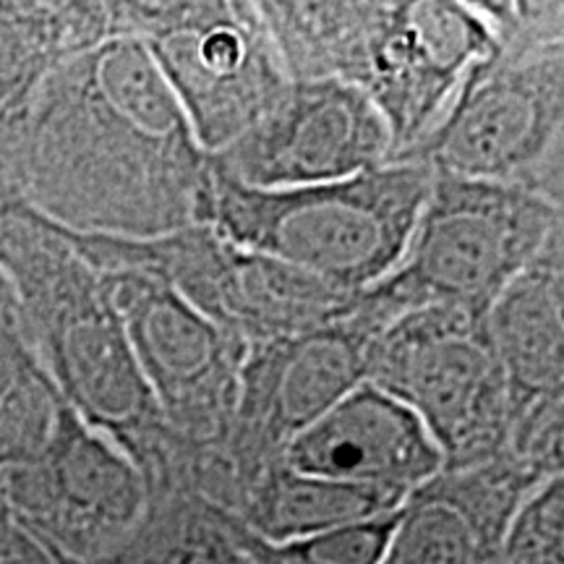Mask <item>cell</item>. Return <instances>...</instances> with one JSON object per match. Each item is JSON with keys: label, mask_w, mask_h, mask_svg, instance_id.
Segmentation results:
<instances>
[{"label": "cell", "mask_w": 564, "mask_h": 564, "mask_svg": "<svg viewBox=\"0 0 564 564\" xmlns=\"http://www.w3.org/2000/svg\"><path fill=\"white\" fill-rule=\"evenodd\" d=\"M494 42L408 160L564 204V6L484 0Z\"/></svg>", "instance_id": "4"}, {"label": "cell", "mask_w": 564, "mask_h": 564, "mask_svg": "<svg viewBox=\"0 0 564 564\" xmlns=\"http://www.w3.org/2000/svg\"><path fill=\"white\" fill-rule=\"evenodd\" d=\"M499 564H564V478L556 474L512 512L499 544Z\"/></svg>", "instance_id": "19"}, {"label": "cell", "mask_w": 564, "mask_h": 564, "mask_svg": "<svg viewBox=\"0 0 564 564\" xmlns=\"http://www.w3.org/2000/svg\"><path fill=\"white\" fill-rule=\"evenodd\" d=\"M502 533L486 525L440 474L408 497L384 564H499Z\"/></svg>", "instance_id": "17"}, {"label": "cell", "mask_w": 564, "mask_h": 564, "mask_svg": "<svg viewBox=\"0 0 564 564\" xmlns=\"http://www.w3.org/2000/svg\"><path fill=\"white\" fill-rule=\"evenodd\" d=\"M299 474L411 497L444 470L440 447L411 408L369 382L350 390L282 453Z\"/></svg>", "instance_id": "13"}, {"label": "cell", "mask_w": 564, "mask_h": 564, "mask_svg": "<svg viewBox=\"0 0 564 564\" xmlns=\"http://www.w3.org/2000/svg\"><path fill=\"white\" fill-rule=\"evenodd\" d=\"M429 188L432 171L415 160L301 188H249L212 165L202 225L335 291L361 293L400 264Z\"/></svg>", "instance_id": "5"}, {"label": "cell", "mask_w": 564, "mask_h": 564, "mask_svg": "<svg viewBox=\"0 0 564 564\" xmlns=\"http://www.w3.org/2000/svg\"><path fill=\"white\" fill-rule=\"evenodd\" d=\"M61 403L34 352L17 291L0 270V470L40 453Z\"/></svg>", "instance_id": "16"}, {"label": "cell", "mask_w": 564, "mask_h": 564, "mask_svg": "<svg viewBox=\"0 0 564 564\" xmlns=\"http://www.w3.org/2000/svg\"><path fill=\"white\" fill-rule=\"evenodd\" d=\"M257 6L291 82H340L369 97L390 129V162L419 150L494 42L484 6L468 0Z\"/></svg>", "instance_id": "3"}, {"label": "cell", "mask_w": 564, "mask_h": 564, "mask_svg": "<svg viewBox=\"0 0 564 564\" xmlns=\"http://www.w3.org/2000/svg\"><path fill=\"white\" fill-rule=\"evenodd\" d=\"M366 382L419 415L444 474L478 468L505 453L512 398L484 316L415 308L379 329L364 352Z\"/></svg>", "instance_id": "8"}, {"label": "cell", "mask_w": 564, "mask_h": 564, "mask_svg": "<svg viewBox=\"0 0 564 564\" xmlns=\"http://www.w3.org/2000/svg\"><path fill=\"white\" fill-rule=\"evenodd\" d=\"M209 160L249 188H301L377 171L392 160V139L358 89L291 82L267 116Z\"/></svg>", "instance_id": "12"}, {"label": "cell", "mask_w": 564, "mask_h": 564, "mask_svg": "<svg viewBox=\"0 0 564 564\" xmlns=\"http://www.w3.org/2000/svg\"><path fill=\"white\" fill-rule=\"evenodd\" d=\"M58 230L95 270L158 278L249 345L340 322L356 299L291 264L230 243L209 225H188L158 238L82 236L61 225Z\"/></svg>", "instance_id": "7"}, {"label": "cell", "mask_w": 564, "mask_h": 564, "mask_svg": "<svg viewBox=\"0 0 564 564\" xmlns=\"http://www.w3.org/2000/svg\"><path fill=\"white\" fill-rule=\"evenodd\" d=\"M0 270L63 403L137 463L150 497L173 491L181 449L141 377L102 272L19 196L0 202Z\"/></svg>", "instance_id": "2"}, {"label": "cell", "mask_w": 564, "mask_h": 564, "mask_svg": "<svg viewBox=\"0 0 564 564\" xmlns=\"http://www.w3.org/2000/svg\"><path fill=\"white\" fill-rule=\"evenodd\" d=\"M0 499L55 564H91L137 535L150 486L116 442L61 403L40 453L0 470Z\"/></svg>", "instance_id": "11"}, {"label": "cell", "mask_w": 564, "mask_h": 564, "mask_svg": "<svg viewBox=\"0 0 564 564\" xmlns=\"http://www.w3.org/2000/svg\"><path fill=\"white\" fill-rule=\"evenodd\" d=\"M512 398V419L564 403V232L494 299L484 316Z\"/></svg>", "instance_id": "14"}, {"label": "cell", "mask_w": 564, "mask_h": 564, "mask_svg": "<svg viewBox=\"0 0 564 564\" xmlns=\"http://www.w3.org/2000/svg\"><path fill=\"white\" fill-rule=\"evenodd\" d=\"M154 405L181 449L178 491L228 440L249 343L150 274L102 272Z\"/></svg>", "instance_id": "10"}, {"label": "cell", "mask_w": 564, "mask_h": 564, "mask_svg": "<svg viewBox=\"0 0 564 564\" xmlns=\"http://www.w3.org/2000/svg\"><path fill=\"white\" fill-rule=\"evenodd\" d=\"M6 178L70 232L158 238L202 225L212 160L147 47L112 37L42 82Z\"/></svg>", "instance_id": "1"}, {"label": "cell", "mask_w": 564, "mask_h": 564, "mask_svg": "<svg viewBox=\"0 0 564 564\" xmlns=\"http://www.w3.org/2000/svg\"><path fill=\"white\" fill-rule=\"evenodd\" d=\"M403 507L288 544H262L243 528L241 531L262 564H384L394 531L403 518Z\"/></svg>", "instance_id": "18"}, {"label": "cell", "mask_w": 564, "mask_h": 564, "mask_svg": "<svg viewBox=\"0 0 564 564\" xmlns=\"http://www.w3.org/2000/svg\"><path fill=\"white\" fill-rule=\"evenodd\" d=\"M564 232V204L528 188L432 173L400 264L356 293L352 319L371 337L415 308L486 316L528 264Z\"/></svg>", "instance_id": "6"}, {"label": "cell", "mask_w": 564, "mask_h": 564, "mask_svg": "<svg viewBox=\"0 0 564 564\" xmlns=\"http://www.w3.org/2000/svg\"><path fill=\"white\" fill-rule=\"evenodd\" d=\"M405 502L403 494L299 474L280 460L253 478L225 514L262 544H288L400 510Z\"/></svg>", "instance_id": "15"}, {"label": "cell", "mask_w": 564, "mask_h": 564, "mask_svg": "<svg viewBox=\"0 0 564 564\" xmlns=\"http://www.w3.org/2000/svg\"><path fill=\"white\" fill-rule=\"evenodd\" d=\"M121 11L123 37L147 47L207 154L243 137L291 84L257 3L178 0Z\"/></svg>", "instance_id": "9"}]
</instances>
